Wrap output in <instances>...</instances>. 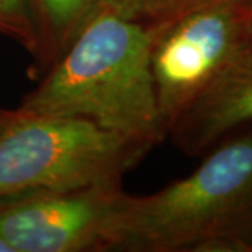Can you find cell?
<instances>
[{
  "label": "cell",
  "instance_id": "obj_1",
  "mask_svg": "<svg viewBox=\"0 0 252 252\" xmlns=\"http://www.w3.org/2000/svg\"><path fill=\"white\" fill-rule=\"evenodd\" d=\"M17 109L81 118L152 146L168 136L156 98L146 27L99 4Z\"/></svg>",
  "mask_w": 252,
  "mask_h": 252
},
{
  "label": "cell",
  "instance_id": "obj_2",
  "mask_svg": "<svg viewBox=\"0 0 252 252\" xmlns=\"http://www.w3.org/2000/svg\"><path fill=\"white\" fill-rule=\"evenodd\" d=\"M252 206V127L225 137L190 175L133 196L115 251L198 252Z\"/></svg>",
  "mask_w": 252,
  "mask_h": 252
},
{
  "label": "cell",
  "instance_id": "obj_3",
  "mask_svg": "<svg viewBox=\"0 0 252 252\" xmlns=\"http://www.w3.org/2000/svg\"><path fill=\"white\" fill-rule=\"evenodd\" d=\"M152 147L81 118L14 109L0 135V199L26 190L122 180Z\"/></svg>",
  "mask_w": 252,
  "mask_h": 252
},
{
  "label": "cell",
  "instance_id": "obj_4",
  "mask_svg": "<svg viewBox=\"0 0 252 252\" xmlns=\"http://www.w3.org/2000/svg\"><path fill=\"white\" fill-rule=\"evenodd\" d=\"M144 27L157 105L168 135L181 114L252 34L251 9L230 1H203Z\"/></svg>",
  "mask_w": 252,
  "mask_h": 252
},
{
  "label": "cell",
  "instance_id": "obj_5",
  "mask_svg": "<svg viewBox=\"0 0 252 252\" xmlns=\"http://www.w3.org/2000/svg\"><path fill=\"white\" fill-rule=\"evenodd\" d=\"M121 181L0 199V237L13 252L115 251L133 198Z\"/></svg>",
  "mask_w": 252,
  "mask_h": 252
},
{
  "label": "cell",
  "instance_id": "obj_6",
  "mask_svg": "<svg viewBox=\"0 0 252 252\" xmlns=\"http://www.w3.org/2000/svg\"><path fill=\"white\" fill-rule=\"evenodd\" d=\"M252 124V34L170 129L174 146L187 156L207 153Z\"/></svg>",
  "mask_w": 252,
  "mask_h": 252
},
{
  "label": "cell",
  "instance_id": "obj_7",
  "mask_svg": "<svg viewBox=\"0 0 252 252\" xmlns=\"http://www.w3.org/2000/svg\"><path fill=\"white\" fill-rule=\"evenodd\" d=\"M101 0H31L41 39L39 66L48 70L72 44Z\"/></svg>",
  "mask_w": 252,
  "mask_h": 252
},
{
  "label": "cell",
  "instance_id": "obj_8",
  "mask_svg": "<svg viewBox=\"0 0 252 252\" xmlns=\"http://www.w3.org/2000/svg\"><path fill=\"white\" fill-rule=\"evenodd\" d=\"M0 32L11 36L38 59L41 39L31 0H0Z\"/></svg>",
  "mask_w": 252,
  "mask_h": 252
},
{
  "label": "cell",
  "instance_id": "obj_9",
  "mask_svg": "<svg viewBox=\"0 0 252 252\" xmlns=\"http://www.w3.org/2000/svg\"><path fill=\"white\" fill-rule=\"evenodd\" d=\"M192 0H101L104 6L124 18L149 26L187 7Z\"/></svg>",
  "mask_w": 252,
  "mask_h": 252
},
{
  "label": "cell",
  "instance_id": "obj_10",
  "mask_svg": "<svg viewBox=\"0 0 252 252\" xmlns=\"http://www.w3.org/2000/svg\"><path fill=\"white\" fill-rule=\"evenodd\" d=\"M198 252H252V206L224 231L202 244Z\"/></svg>",
  "mask_w": 252,
  "mask_h": 252
},
{
  "label": "cell",
  "instance_id": "obj_11",
  "mask_svg": "<svg viewBox=\"0 0 252 252\" xmlns=\"http://www.w3.org/2000/svg\"><path fill=\"white\" fill-rule=\"evenodd\" d=\"M14 117V111H4L0 109V135L4 132V129L7 127L10 124V121Z\"/></svg>",
  "mask_w": 252,
  "mask_h": 252
},
{
  "label": "cell",
  "instance_id": "obj_12",
  "mask_svg": "<svg viewBox=\"0 0 252 252\" xmlns=\"http://www.w3.org/2000/svg\"><path fill=\"white\" fill-rule=\"evenodd\" d=\"M203 1H230V3H237V4H241V6H245V7L252 9V0H192L188 6H190V4H196V3H203ZM188 6H187V7H188ZM184 9H185V7H184Z\"/></svg>",
  "mask_w": 252,
  "mask_h": 252
},
{
  "label": "cell",
  "instance_id": "obj_13",
  "mask_svg": "<svg viewBox=\"0 0 252 252\" xmlns=\"http://www.w3.org/2000/svg\"><path fill=\"white\" fill-rule=\"evenodd\" d=\"M0 252H13L11 247L0 237Z\"/></svg>",
  "mask_w": 252,
  "mask_h": 252
},
{
  "label": "cell",
  "instance_id": "obj_14",
  "mask_svg": "<svg viewBox=\"0 0 252 252\" xmlns=\"http://www.w3.org/2000/svg\"><path fill=\"white\" fill-rule=\"evenodd\" d=\"M251 31H252V9H251Z\"/></svg>",
  "mask_w": 252,
  "mask_h": 252
}]
</instances>
